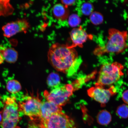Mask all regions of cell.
<instances>
[{"instance_id":"7402d4cb","label":"cell","mask_w":128,"mask_h":128,"mask_svg":"<svg viewBox=\"0 0 128 128\" xmlns=\"http://www.w3.org/2000/svg\"><path fill=\"white\" fill-rule=\"evenodd\" d=\"M122 99L125 103L128 104V90L123 93Z\"/></svg>"},{"instance_id":"e0dca14e","label":"cell","mask_w":128,"mask_h":128,"mask_svg":"<svg viewBox=\"0 0 128 128\" xmlns=\"http://www.w3.org/2000/svg\"><path fill=\"white\" fill-rule=\"evenodd\" d=\"M60 81V76L58 74L55 73H52L48 77L47 84L50 87L54 89L59 86Z\"/></svg>"},{"instance_id":"5b68a950","label":"cell","mask_w":128,"mask_h":128,"mask_svg":"<svg viewBox=\"0 0 128 128\" xmlns=\"http://www.w3.org/2000/svg\"><path fill=\"white\" fill-rule=\"evenodd\" d=\"M74 90L73 85L68 84L59 86L50 92L45 90L44 95L46 100L62 107L66 104Z\"/></svg>"},{"instance_id":"484cf974","label":"cell","mask_w":128,"mask_h":128,"mask_svg":"<svg viewBox=\"0 0 128 128\" xmlns=\"http://www.w3.org/2000/svg\"><path fill=\"white\" fill-rule=\"evenodd\" d=\"M31 128H40L38 125H33Z\"/></svg>"},{"instance_id":"2e32d148","label":"cell","mask_w":128,"mask_h":128,"mask_svg":"<svg viewBox=\"0 0 128 128\" xmlns=\"http://www.w3.org/2000/svg\"><path fill=\"white\" fill-rule=\"evenodd\" d=\"M6 88L8 92L10 93L16 94L21 90L22 86L18 81L13 80L8 82Z\"/></svg>"},{"instance_id":"ac0fdd59","label":"cell","mask_w":128,"mask_h":128,"mask_svg":"<svg viewBox=\"0 0 128 128\" xmlns=\"http://www.w3.org/2000/svg\"><path fill=\"white\" fill-rule=\"evenodd\" d=\"M116 113L118 116L123 119H126L128 117V106L123 104L117 108Z\"/></svg>"},{"instance_id":"3957f363","label":"cell","mask_w":128,"mask_h":128,"mask_svg":"<svg viewBox=\"0 0 128 128\" xmlns=\"http://www.w3.org/2000/svg\"><path fill=\"white\" fill-rule=\"evenodd\" d=\"M20 111L16 98L7 97L2 113L1 128H13L16 126L20 119Z\"/></svg>"},{"instance_id":"9c48e42d","label":"cell","mask_w":128,"mask_h":128,"mask_svg":"<svg viewBox=\"0 0 128 128\" xmlns=\"http://www.w3.org/2000/svg\"><path fill=\"white\" fill-rule=\"evenodd\" d=\"M30 27V24L25 19H22L10 22L3 26L4 35L9 38L20 32L26 33Z\"/></svg>"},{"instance_id":"52a82bcc","label":"cell","mask_w":128,"mask_h":128,"mask_svg":"<svg viewBox=\"0 0 128 128\" xmlns=\"http://www.w3.org/2000/svg\"><path fill=\"white\" fill-rule=\"evenodd\" d=\"M40 128H77L73 119L62 112L52 114L48 119L39 120Z\"/></svg>"},{"instance_id":"277c9868","label":"cell","mask_w":128,"mask_h":128,"mask_svg":"<svg viewBox=\"0 0 128 128\" xmlns=\"http://www.w3.org/2000/svg\"><path fill=\"white\" fill-rule=\"evenodd\" d=\"M123 68L122 65L117 62L104 64L100 68L97 84L102 86L114 84L124 74Z\"/></svg>"},{"instance_id":"d4e9b609","label":"cell","mask_w":128,"mask_h":128,"mask_svg":"<svg viewBox=\"0 0 128 128\" xmlns=\"http://www.w3.org/2000/svg\"><path fill=\"white\" fill-rule=\"evenodd\" d=\"M2 119V113L0 112V124H1Z\"/></svg>"},{"instance_id":"8992f818","label":"cell","mask_w":128,"mask_h":128,"mask_svg":"<svg viewBox=\"0 0 128 128\" xmlns=\"http://www.w3.org/2000/svg\"><path fill=\"white\" fill-rule=\"evenodd\" d=\"M42 102L38 95L25 96L18 103L19 110L32 120H39Z\"/></svg>"},{"instance_id":"9a60e30c","label":"cell","mask_w":128,"mask_h":128,"mask_svg":"<svg viewBox=\"0 0 128 128\" xmlns=\"http://www.w3.org/2000/svg\"><path fill=\"white\" fill-rule=\"evenodd\" d=\"M9 1L0 0V16H8L12 14L14 9Z\"/></svg>"},{"instance_id":"4316f807","label":"cell","mask_w":128,"mask_h":128,"mask_svg":"<svg viewBox=\"0 0 128 128\" xmlns=\"http://www.w3.org/2000/svg\"><path fill=\"white\" fill-rule=\"evenodd\" d=\"M13 128H20V127H19V126H16V127H14Z\"/></svg>"},{"instance_id":"ffe728a7","label":"cell","mask_w":128,"mask_h":128,"mask_svg":"<svg viewBox=\"0 0 128 128\" xmlns=\"http://www.w3.org/2000/svg\"><path fill=\"white\" fill-rule=\"evenodd\" d=\"M80 22L81 19L77 14H72L69 17L68 23L70 26L72 27L78 26Z\"/></svg>"},{"instance_id":"5bb4252c","label":"cell","mask_w":128,"mask_h":128,"mask_svg":"<svg viewBox=\"0 0 128 128\" xmlns=\"http://www.w3.org/2000/svg\"><path fill=\"white\" fill-rule=\"evenodd\" d=\"M112 116L110 113L105 110H103L98 113L97 120L98 124L102 126H106L111 122Z\"/></svg>"},{"instance_id":"7a4b0ae2","label":"cell","mask_w":128,"mask_h":128,"mask_svg":"<svg viewBox=\"0 0 128 128\" xmlns=\"http://www.w3.org/2000/svg\"><path fill=\"white\" fill-rule=\"evenodd\" d=\"M108 41L105 45L99 46L94 51L95 55L100 56L106 53L118 54L124 52L128 47L127 31H120L115 28L108 31Z\"/></svg>"},{"instance_id":"4fadbf2b","label":"cell","mask_w":128,"mask_h":128,"mask_svg":"<svg viewBox=\"0 0 128 128\" xmlns=\"http://www.w3.org/2000/svg\"><path fill=\"white\" fill-rule=\"evenodd\" d=\"M52 12L55 18L62 21L68 19L70 14L68 8L61 4H57L54 6Z\"/></svg>"},{"instance_id":"6da1fadb","label":"cell","mask_w":128,"mask_h":128,"mask_svg":"<svg viewBox=\"0 0 128 128\" xmlns=\"http://www.w3.org/2000/svg\"><path fill=\"white\" fill-rule=\"evenodd\" d=\"M48 56V61L54 68L69 76L76 72L82 62L74 48L58 43L52 45Z\"/></svg>"},{"instance_id":"603a6c76","label":"cell","mask_w":128,"mask_h":128,"mask_svg":"<svg viewBox=\"0 0 128 128\" xmlns=\"http://www.w3.org/2000/svg\"><path fill=\"white\" fill-rule=\"evenodd\" d=\"M75 0H62V3L66 7L68 8V6H71L75 3Z\"/></svg>"},{"instance_id":"ba28073f","label":"cell","mask_w":128,"mask_h":128,"mask_svg":"<svg viewBox=\"0 0 128 128\" xmlns=\"http://www.w3.org/2000/svg\"><path fill=\"white\" fill-rule=\"evenodd\" d=\"M116 92L114 87L105 89L97 83L94 87L90 88L88 90V95L90 97L103 104L108 103L112 96Z\"/></svg>"},{"instance_id":"cb8c5ba5","label":"cell","mask_w":128,"mask_h":128,"mask_svg":"<svg viewBox=\"0 0 128 128\" xmlns=\"http://www.w3.org/2000/svg\"><path fill=\"white\" fill-rule=\"evenodd\" d=\"M4 59L2 58V56L0 54V64H1L3 63L4 62Z\"/></svg>"},{"instance_id":"30bf717a","label":"cell","mask_w":128,"mask_h":128,"mask_svg":"<svg viewBox=\"0 0 128 128\" xmlns=\"http://www.w3.org/2000/svg\"><path fill=\"white\" fill-rule=\"evenodd\" d=\"M70 34L72 42L71 45L68 46L70 48H74L77 46L82 48L83 44L88 39L92 38V36L88 34L81 26L73 29Z\"/></svg>"},{"instance_id":"44dd1931","label":"cell","mask_w":128,"mask_h":128,"mask_svg":"<svg viewBox=\"0 0 128 128\" xmlns=\"http://www.w3.org/2000/svg\"><path fill=\"white\" fill-rule=\"evenodd\" d=\"M81 10L82 14L84 15H90L93 12V7L92 4L89 2L84 3L82 6Z\"/></svg>"},{"instance_id":"83f0119b","label":"cell","mask_w":128,"mask_h":128,"mask_svg":"<svg viewBox=\"0 0 128 128\" xmlns=\"http://www.w3.org/2000/svg\"></svg>"},{"instance_id":"8fae6325","label":"cell","mask_w":128,"mask_h":128,"mask_svg":"<svg viewBox=\"0 0 128 128\" xmlns=\"http://www.w3.org/2000/svg\"><path fill=\"white\" fill-rule=\"evenodd\" d=\"M62 107L46 100L42 102L40 116L39 120L48 119L52 114L62 111Z\"/></svg>"},{"instance_id":"7c38bea8","label":"cell","mask_w":128,"mask_h":128,"mask_svg":"<svg viewBox=\"0 0 128 128\" xmlns=\"http://www.w3.org/2000/svg\"><path fill=\"white\" fill-rule=\"evenodd\" d=\"M0 54L4 60L10 63H14L16 61L18 54L15 49L0 45Z\"/></svg>"},{"instance_id":"d6986e66","label":"cell","mask_w":128,"mask_h":128,"mask_svg":"<svg viewBox=\"0 0 128 128\" xmlns=\"http://www.w3.org/2000/svg\"><path fill=\"white\" fill-rule=\"evenodd\" d=\"M90 19L91 21L95 25H98L102 23L103 18L101 14L97 12H92L90 14Z\"/></svg>"}]
</instances>
